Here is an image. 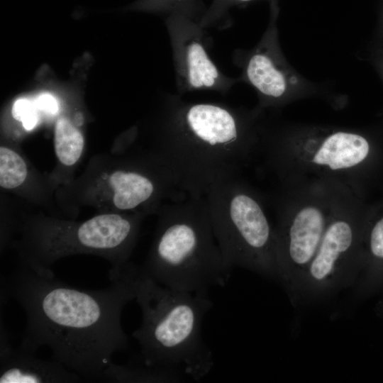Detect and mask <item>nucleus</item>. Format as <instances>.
<instances>
[{"mask_svg": "<svg viewBox=\"0 0 383 383\" xmlns=\"http://www.w3.org/2000/svg\"><path fill=\"white\" fill-rule=\"evenodd\" d=\"M213 233L226 264L279 281L274 227L260 195L240 175L204 195Z\"/></svg>", "mask_w": 383, "mask_h": 383, "instance_id": "nucleus-7", "label": "nucleus"}, {"mask_svg": "<svg viewBox=\"0 0 383 383\" xmlns=\"http://www.w3.org/2000/svg\"><path fill=\"white\" fill-rule=\"evenodd\" d=\"M255 0H213L209 7L206 9L199 23L204 28L220 26L228 21L229 10L234 6L246 5ZM270 3L278 0H268Z\"/></svg>", "mask_w": 383, "mask_h": 383, "instance_id": "nucleus-16", "label": "nucleus"}, {"mask_svg": "<svg viewBox=\"0 0 383 383\" xmlns=\"http://www.w3.org/2000/svg\"><path fill=\"white\" fill-rule=\"evenodd\" d=\"M135 300L142 321L132 335L140 347L141 364L181 379L199 380L207 375L214 364L201 335L204 316L213 305L208 293L165 287L138 266Z\"/></svg>", "mask_w": 383, "mask_h": 383, "instance_id": "nucleus-3", "label": "nucleus"}, {"mask_svg": "<svg viewBox=\"0 0 383 383\" xmlns=\"http://www.w3.org/2000/svg\"><path fill=\"white\" fill-rule=\"evenodd\" d=\"M260 149L284 188L321 181L355 189L353 177L368 159L371 146L363 134L352 128L266 124Z\"/></svg>", "mask_w": 383, "mask_h": 383, "instance_id": "nucleus-5", "label": "nucleus"}, {"mask_svg": "<svg viewBox=\"0 0 383 383\" xmlns=\"http://www.w3.org/2000/svg\"><path fill=\"white\" fill-rule=\"evenodd\" d=\"M0 334L1 383H71L83 379L53 358L45 360L33 353L14 348L1 321Z\"/></svg>", "mask_w": 383, "mask_h": 383, "instance_id": "nucleus-12", "label": "nucleus"}, {"mask_svg": "<svg viewBox=\"0 0 383 383\" xmlns=\"http://www.w3.org/2000/svg\"><path fill=\"white\" fill-rule=\"evenodd\" d=\"M28 174L25 161L11 148H0V186L12 189L21 185Z\"/></svg>", "mask_w": 383, "mask_h": 383, "instance_id": "nucleus-15", "label": "nucleus"}, {"mask_svg": "<svg viewBox=\"0 0 383 383\" xmlns=\"http://www.w3.org/2000/svg\"><path fill=\"white\" fill-rule=\"evenodd\" d=\"M181 378L166 372L132 363L121 365L111 362L103 371L100 381L108 382H175Z\"/></svg>", "mask_w": 383, "mask_h": 383, "instance_id": "nucleus-13", "label": "nucleus"}, {"mask_svg": "<svg viewBox=\"0 0 383 383\" xmlns=\"http://www.w3.org/2000/svg\"><path fill=\"white\" fill-rule=\"evenodd\" d=\"M37 111L35 101L23 98L14 102L12 115L16 120L22 123L26 130L30 131L35 127L38 121Z\"/></svg>", "mask_w": 383, "mask_h": 383, "instance_id": "nucleus-18", "label": "nucleus"}, {"mask_svg": "<svg viewBox=\"0 0 383 383\" xmlns=\"http://www.w3.org/2000/svg\"><path fill=\"white\" fill-rule=\"evenodd\" d=\"M144 214L103 213L82 223H30L16 243L22 261L38 274L54 277L52 265L77 254L101 256L111 264V281L129 263Z\"/></svg>", "mask_w": 383, "mask_h": 383, "instance_id": "nucleus-6", "label": "nucleus"}, {"mask_svg": "<svg viewBox=\"0 0 383 383\" xmlns=\"http://www.w3.org/2000/svg\"><path fill=\"white\" fill-rule=\"evenodd\" d=\"M201 18L176 11L167 18L177 89L180 95L199 90L226 94L240 80L224 74L210 57Z\"/></svg>", "mask_w": 383, "mask_h": 383, "instance_id": "nucleus-11", "label": "nucleus"}, {"mask_svg": "<svg viewBox=\"0 0 383 383\" xmlns=\"http://www.w3.org/2000/svg\"><path fill=\"white\" fill-rule=\"evenodd\" d=\"M138 266L129 262L109 287L89 290L38 274L23 262L3 278L1 302L11 298L26 323L20 348L43 346L52 358L86 380L100 381L113 355L128 346L121 313L135 299Z\"/></svg>", "mask_w": 383, "mask_h": 383, "instance_id": "nucleus-1", "label": "nucleus"}, {"mask_svg": "<svg viewBox=\"0 0 383 383\" xmlns=\"http://www.w3.org/2000/svg\"><path fill=\"white\" fill-rule=\"evenodd\" d=\"M140 272L171 289L208 293L224 287L232 269L215 238L204 196L165 203Z\"/></svg>", "mask_w": 383, "mask_h": 383, "instance_id": "nucleus-4", "label": "nucleus"}, {"mask_svg": "<svg viewBox=\"0 0 383 383\" xmlns=\"http://www.w3.org/2000/svg\"><path fill=\"white\" fill-rule=\"evenodd\" d=\"M270 21L257 44L250 50L236 49L233 52V62L241 70L240 82L255 90L257 106L264 110L315 96L340 105L345 101L335 99L327 87L309 80L289 63L279 40L278 1L270 3Z\"/></svg>", "mask_w": 383, "mask_h": 383, "instance_id": "nucleus-10", "label": "nucleus"}, {"mask_svg": "<svg viewBox=\"0 0 383 383\" xmlns=\"http://www.w3.org/2000/svg\"><path fill=\"white\" fill-rule=\"evenodd\" d=\"M285 189L274 229L279 281L291 296L313 260L334 212L345 194L354 189L317 181Z\"/></svg>", "mask_w": 383, "mask_h": 383, "instance_id": "nucleus-8", "label": "nucleus"}, {"mask_svg": "<svg viewBox=\"0 0 383 383\" xmlns=\"http://www.w3.org/2000/svg\"><path fill=\"white\" fill-rule=\"evenodd\" d=\"M139 9L167 11L170 14L183 11L202 16L206 9L200 0H140L137 3Z\"/></svg>", "mask_w": 383, "mask_h": 383, "instance_id": "nucleus-17", "label": "nucleus"}, {"mask_svg": "<svg viewBox=\"0 0 383 383\" xmlns=\"http://www.w3.org/2000/svg\"><path fill=\"white\" fill-rule=\"evenodd\" d=\"M368 252L375 260L383 261V216L372 226L367 235Z\"/></svg>", "mask_w": 383, "mask_h": 383, "instance_id": "nucleus-19", "label": "nucleus"}, {"mask_svg": "<svg viewBox=\"0 0 383 383\" xmlns=\"http://www.w3.org/2000/svg\"><path fill=\"white\" fill-rule=\"evenodd\" d=\"M265 110L215 102H189L180 94L166 104L157 157L188 196H204L223 179L238 176L260 150Z\"/></svg>", "mask_w": 383, "mask_h": 383, "instance_id": "nucleus-2", "label": "nucleus"}, {"mask_svg": "<svg viewBox=\"0 0 383 383\" xmlns=\"http://www.w3.org/2000/svg\"><path fill=\"white\" fill-rule=\"evenodd\" d=\"M38 110L51 115L58 111V104L56 99L49 93H43L38 96L35 101Z\"/></svg>", "mask_w": 383, "mask_h": 383, "instance_id": "nucleus-20", "label": "nucleus"}, {"mask_svg": "<svg viewBox=\"0 0 383 383\" xmlns=\"http://www.w3.org/2000/svg\"><path fill=\"white\" fill-rule=\"evenodd\" d=\"M363 232L357 193L352 189L334 212L292 300L311 302L352 286L360 270Z\"/></svg>", "mask_w": 383, "mask_h": 383, "instance_id": "nucleus-9", "label": "nucleus"}, {"mask_svg": "<svg viewBox=\"0 0 383 383\" xmlns=\"http://www.w3.org/2000/svg\"><path fill=\"white\" fill-rule=\"evenodd\" d=\"M54 144L58 160L71 166L80 158L84 141L80 131L67 118L61 117L55 123Z\"/></svg>", "mask_w": 383, "mask_h": 383, "instance_id": "nucleus-14", "label": "nucleus"}]
</instances>
